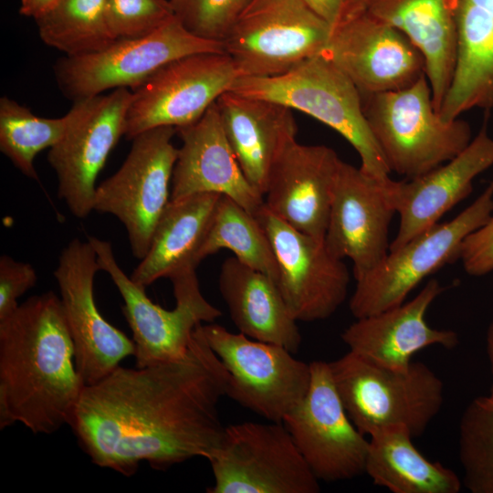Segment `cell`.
<instances>
[{
  "instance_id": "29",
  "label": "cell",
  "mask_w": 493,
  "mask_h": 493,
  "mask_svg": "<svg viewBox=\"0 0 493 493\" xmlns=\"http://www.w3.org/2000/svg\"><path fill=\"white\" fill-rule=\"evenodd\" d=\"M413 437L402 425L383 427L370 435L365 473L373 484L393 493H458L457 475L425 458Z\"/></svg>"
},
{
  "instance_id": "7",
  "label": "cell",
  "mask_w": 493,
  "mask_h": 493,
  "mask_svg": "<svg viewBox=\"0 0 493 493\" xmlns=\"http://www.w3.org/2000/svg\"><path fill=\"white\" fill-rule=\"evenodd\" d=\"M209 493H317L314 475L282 422L228 426L208 456Z\"/></svg>"
},
{
  "instance_id": "37",
  "label": "cell",
  "mask_w": 493,
  "mask_h": 493,
  "mask_svg": "<svg viewBox=\"0 0 493 493\" xmlns=\"http://www.w3.org/2000/svg\"><path fill=\"white\" fill-rule=\"evenodd\" d=\"M459 258L465 271L475 277L493 271V216L470 233L461 246Z\"/></svg>"
},
{
  "instance_id": "2",
  "label": "cell",
  "mask_w": 493,
  "mask_h": 493,
  "mask_svg": "<svg viewBox=\"0 0 493 493\" xmlns=\"http://www.w3.org/2000/svg\"><path fill=\"white\" fill-rule=\"evenodd\" d=\"M85 383L60 298L29 297L0 320V429L49 435L69 425Z\"/></svg>"
},
{
  "instance_id": "36",
  "label": "cell",
  "mask_w": 493,
  "mask_h": 493,
  "mask_svg": "<svg viewBox=\"0 0 493 493\" xmlns=\"http://www.w3.org/2000/svg\"><path fill=\"white\" fill-rule=\"evenodd\" d=\"M37 272L28 263L7 255L0 257V320L19 306L17 299L37 283Z\"/></svg>"
},
{
  "instance_id": "5",
  "label": "cell",
  "mask_w": 493,
  "mask_h": 493,
  "mask_svg": "<svg viewBox=\"0 0 493 493\" xmlns=\"http://www.w3.org/2000/svg\"><path fill=\"white\" fill-rule=\"evenodd\" d=\"M329 365L349 418L365 435L402 425L419 436L444 403L443 382L423 362L394 370L349 351Z\"/></svg>"
},
{
  "instance_id": "19",
  "label": "cell",
  "mask_w": 493,
  "mask_h": 493,
  "mask_svg": "<svg viewBox=\"0 0 493 493\" xmlns=\"http://www.w3.org/2000/svg\"><path fill=\"white\" fill-rule=\"evenodd\" d=\"M320 55L362 97L405 88L425 75L424 57L410 39L367 12L332 30Z\"/></svg>"
},
{
  "instance_id": "27",
  "label": "cell",
  "mask_w": 493,
  "mask_h": 493,
  "mask_svg": "<svg viewBox=\"0 0 493 493\" xmlns=\"http://www.w3.org/2000/svg\"><path fill=\"white\" fill-rule=\"evenodd\" d=\"M493 113V0H460L456 62L439 109L451 121L467 110Z\"/></svg>"
},
{
  "instance_id": "18",
  "label": "cell",
  "mask_w": 493,
  "mask_h": 493,
  "mask_svg": "<svg viewBox=\"0 0 493 493\" xmlns=\"http://www.w3.org/2000/svg\"><path fill=\"white\" fill-rule=\"evenodd\" d=\"M341 160L324 243L335 257L350 258L355 280L374 269L390 250L389 227L396 213L390 188Z\"/></svg>"
},
{
  "instance_id": "14",
  "label": "cell",
  "mask_w": 493,
  "mask_h": 493,
  "mask_svg": "<svg viewBox=\"0 0 493 493\" xmlns=\"http://www.w3.org/2000/svg\"><path fill=\"white\" fill-rule=\"evenodd\" d=\"M131 90L113 89L74 101L61 140L47 153L56 172L58 197L78 218L93 211L96 180L110 152L125 134Z\"/></svg>"
},
{
  "instance_id": "16",
  "label": "cell",
  "mask_w": 493,
  "mask_h": 493,
  "mask_svg": "<svg viewBox=\"0 0 493 493\" xmlns=\"http://www.w3.org/2000/svg\"><path fill=\"white\" fill-rule=\"evenodd\" d=\"M100 270L92 245L74 238L62 249L54 271L85 385L105 377L135 351L133 341L109 323L96 305L94 278Z\"/></svg>"
},
{
  "instance_id": "1",
  "label": "cell",
  "mask_w": 493,
  "mask_h": 493,
  "mask_svg": "<svg viewBox=\"0 0 493 493\" xmlns=\"http://www.w3.org/2000/svg\"><path fill=\"white\" fill-rule=\"evenodd\" d=\"M228 373L199 326L180 358L116 367L85 385L69 425L91 462L125 477L142 462L166 468L208 458L225 426L218 404Z\"/></svg>"
},
{
  "instance_id": "24",
  "label": "cell",
  "mask_w": 493,
  "mask_h": 493,
  "mask_svg": "<svg viewBox=\"0 0 493 493\" xmlns=\"http://www.w3.org/2000/svg\"><path fill=\"white\" fill-rule=\"evenodd\" d=\"M215 103L226 138L244 174L264 195L274 164L288 146L297 141L298 127L292 110L230 89Z\"/></svg>"
},
{
  "instance_id": "39",
  "label": "cell",
  "mask_w": 493,
  "mask_h": 493,
  "mask_svg": "<svg viewBox=\"0 0 493 493\" xmlns=\"http://www.w3.org/2000/svg\"><path fill=\"white\" fill-rule=\"evenodd\" d=\"M59 0H21L20 15L35 20L51 9Z\"/></svg>"
},
{
  "instance_id": "30",
  "label": "cell",
  "mask_w": 493,
  "mask_h": 493,
  "mask_svg": "<svg viewBox=\"0 0 493 493\" xmlns=\"http://www.w3.org/2000/svg\"><path fill=\"white\" fill-rule=\"evenodd\" d=\"M221 249L230 250L246 266L277 284L278 268L271 242L256 215L233 199L221 195L196 256L197 265Z\"/></svg>"
},
{
  "instance_id": "21",
  "label": "cell",
  "mask_w": 493,
  "mask_h": 493,
  "mask_svg": "<svg viewBox=\"0 0 493 493\" xmlns=\"http://www.w3.org/2000/svg\"><path fill=\"white\" fill-rule=\"evenodd\" d=\"M340 162L328 146L293 142L270 172L265 206L291 227L324 239Z\"/></svg>"
},
{
  "instance_id": "31",
  "label": "cell",
  "mask_w": 493,
  "mask_h": 493,
  "mask_svg": "<svg viewBox=\"0 0 493 493\" xmlns=\"http://www.w3.org/2000/svg\"><path fill=\"white\" fill-rule=\"evenodd\" d=\"M36 22L42 41L66 57L93 54L116 41L108 25L105 0H59Z\"/></svg>"
},
{
  "instance_id": "9",
  "label": "cell",
  "mask_w": 493,
  "mask_h": 493,
  "mask_svg": "<svg viewBox=\"0 0 493 493\" xmlns=\"http://www.w3.org/2000/svg\"><path fill=\"white\" fill-rule=\"evenodd\" d=\"M493 213V179L482 194L452 220L435 224L401 247L389 251L374 269L356 279L349 307L356 318L404 302L427 276L459 258L465 238Z\"/></svg>"
},
{
  "instance_id": "6",
  "label": "cell",
  "mask_w": 493,
  "mask_h": 493,
  "mask_svg": "<svg viewBox=\"0 0 493 493\" xmlns=\"http://www.w3.org/2000/svg\"><path fill=\"white\" fill-rule=\"evenodd\" d=\"M100 270L107 272L124 305L123 314L132 332L135 366L144 367L183 356L202 322H213L222 312L202 294L196 267H187L169 278L173 284L175 307L166 309L153 303L118 265L111 244L89 236Z\"/></svg>"
},
{
  "instance_id": "40",
  "label": "cell",
  "mask_w": 493,
  "mask_h": 493,
  "mask_svg": "<svg viewBox=\"0 0 493 493\" xmlns=\"http://www.w3.org/2000/svg\"><path fill=\"white\" fill-rule=\"evenodd\" d=\"M487 345H488V358L491 365V372L493 375V320L491 321L488 330V335H487ZM489 396L493 398V383L491 387V392Z\"/></svg>"
},
{
  "instance_id": "13",
  "label": "cell",
  "mask_w": 493,
  "mask_h": 493,
  "mask_svg": "<svg viewBox=\"0 0 493 493\" xmlns=\"http://www.w3.org/2000/svg\"><path fill=\"white\" fill-rule=\"evenodd\" d=\"M239 77L225 52H202L176 58L131 89L124 136L156 127L190 125L198 121Z\"/></svg>"
},
{
  "instance_id": "35",
  "label": "cell",
  "mask_w": 493,
  "mask_h": 493,
  "mask_svg": "<svg viewBox=\"0 0 493 493\" xmlns=\"http://www.w3.org/2000/svg\"><path fill=\"white\" fill-rule=\"evenodd\" d=\"M175 16L192 34L222 41L249 0H171Z\"/></svg>"
},
{
  "instance_id": "26",
  "label": "cell",
  "mask_w": 493,
  "mask_h": 493,
  "mask_svg": "<svg viewBox=\"0 0 493 493\" xmlns=\"http://www.w3.org/2000/svg\"><path fill=\"white\" fill-rule=\"evenodd\" d=\"M219 290L240 333L298 351L301 343L298 321L271 278L233 256L221 266Z\"/></svg>"
},
{
  "instance_id": "33",
  "label": "cell",
  "mask_w": 493,
  "mask_h": 493,
  "mask_svg": "<svg viewBox=\"0 0 493 493\" xmlns=\"http://www.w3.org/2000/svg\"><path fill=\"white\" fill-rule=\"evenodd\" d=\"M464 485L472 493H493V398L474 399L459 423Z\"/></svg>"
},
{
  "instance_id": "38",
  "label": "cell",
  "mask_w": 493,
  "mask_h": 493,
  "mask_svg": "<svg viewBox=\"0 0 493 493\" xmlns=\"http://www.w3.org/2000/svg\"><path fill=\"white\" fill-rule=\"evenodd\" d=\"M331 31L366 13L369 0H304Z\"/></svg>"
},
{
  "instance_id": "12",
  "label": "cell",
  "mask_w": 493,
  "mask_h": 493,
  "mask_svg": "<svg viewBox=\"0 0 493 493\" xmlns=\"http://www.w3.org/2000/svg\"><path fill=\"white\" fill-rule=\"evenodd\" d=\"M174 127H156L136 135L120 169L97 186L93 210L116 216L124 226L132 255L147 253L155 226L171 200L178 149Z\"/></svg>"
},
{
  "instance_id": "4",
  "label": "cell",
  "mask_w": 493,
  "mask_h": 493,
  "mask_svg": "<svg viewBox=\"0 0 493 493\" xmlns=\"http://www.w3.org/2000/svg\"><path fill=\"white\" fill-rule=\"evenodd\" d=\"M362 103L391 173L406 180L448 162L472 140L466 121L440 116L425 75L405 88L362 97Z\"/></svg>"
},
{
  "instance_id": "10",
  "label": "cell",
  "mask_w": 493,
  "mask_h": 493,
  "mask_svg": "<svg viewBox=\"0 0 493 493\" xmlns=\"http://www.w3.org/2000/svg\"><path fill=\"white\" fill-rule=\"evenodd\" d=\"M228 373L226 396L269 422L284 417L305 397L310 365L286 348L251 339L210 322L199 325Z\"/></svg>"
},
{
  "instance_id": "11",
  "label": "cell",
  "mask_w": 493,
  "mask_h": 493,
  "mask_svg": "<svg viewBox=\"0 0 493 493\" xmlns=\"http://www.w3.org/2000/svg\"><path fill=\"white\" fill-rule=\"evenodd\" d=\"M202 52H225L224 44L192 34L174 16L147 36L118 39L93 54L64 57L54 71L61 92L77 101L112 89L131 90L165 64Z\"/></svg>"
},
{
  "instance_id": "23",
  "label": "cell",
  "mask_w": 493,
  "mask_h": 493,
  "mask_svg": "<svg viewBox=\"0 0 493 493\" xmlns=\"http://www.w3.org/2000/svg\"><path fill=\"white\" fill-rule=\"evenodd\" d=\"M445 290L437 279H430L411 300L381 312L358 318L341 333L349 351L376 364L405 370L417 351L432 345L453 349L458 335L451 330L430 327L425 314Z\"/></svg>"
},
{
  "instance_id": "22",
  "label": "cell",
  "mask_w": 493,
  "mask_h": 493,
  "mask_svg": "<svg viewBox=\"0 0 493 493\" xmlns=\"http://www.w3.org/2000/svg\"><path fill=\"white\" fill-rule=\"evenodd\" d=\"M493 165V139L483 124L456 156L414 179L393 181L390 194L400 216L394 250L438 223L472 192L474 179Z\"/></svg>"
},
{
  "instance_id": "8",
  "label": "cell",
  "mask_w": 493,
  "mask_h": 493,
  "mask_svg": "<svg viewBox=\"0 0 493 493\" xmlns=\"http://www.w3.org/2000/svg\"><path fill=\"white\" fill-rule=\"evenodd\" d=\"M330 33L304 0H249L223 44L239 77H271L320 55Z\"/></svg>"
},
{
  "instance_id": "28",
  "label": "cell",
  "mask_w": 493,
  "mask_h": 493,
  "mask_svg": "<svg viewBox=\"0 0 493 493\" xmlns=\"http://www.w3.org/2000/svg\"><path fill=\"white\" fill-rule=\"evenodd\" d=\"M221 195L197 194L170 200L162 214L146 255L130 276L142 288L196 267V256Z\"/></svg>"
},
{
  "instance_id": "17",
  "label": "cell",
  "mask_w": 493,
  "mask_h": 493,
  "mask_svg": "<svg viewBox=\"0 0 493 493\" xmlns=\"http://www.w3.org/2000/svg\"><path fill=\"white\" fill-rule=\"evenodd\" d=\"M274 250L278 288L297 321L328 319L344 302L350 283L343 259L324 239L304 234L279 219L264 205L257 214Z\"/></svg>"
},
{
  "instance_id": "20",
  "label": "cell",
  "mask_w": 493,
  "mask_h": 493,
  "mask_svg": "<svg viewBox=\"0 0 493 493\" xmlns=\"http://www.w3.org/2000/svg\"><path fill=\"white\" fill-rule=\"evenodd\" d=\"M182 140L171 182V200L197 194L227 196L257 215L264 195L246 179L224 131L216 103L195 122L176 129Z\"/></svg>"
},
{
  "instance_id": "3",
  "label": "cell",
  "mask_w": 493,
  "mask_h": 493,
  "mask_svg": "<svg viewBox=\"0 0 493 493\" xmlns=\"http://www.w3.org/2000/svg\"><path fill=\"white\" fill-rule=\"evenodd\" d=\"M236 93L298 110L341 135L357 152L360 168L383 184L391 171L366 121L362 97L354 84L321 55L271 77H239Z\"/></svg>"
},
{
  "instance_id": "34",
  "label": "cell",
  "mask_w": 493,
  "mask_h": 493,
  "mask_svg": "<svg viewBox=\"0 0 493 493\" xmlns=\"http://www.w3.org/2000/svg\"><path fill=\"white\" fill-rule=\"evenodd\" d=\"M105 8L115 40L147 36L175 16L171 0H105Z\"/></svg>"
},
{
  "instance_id": "32",
  "label": "cell",
  "mask_w": 493,
  "mask_h": 493,
  "mask_svg": "<svg viewBox=\"0 0 493 493\" xmlns=\"http://www.w3.org/2000/svg\"><path fill=\"white\" fill-rule=\"evenodd\" d=\"M70 116L42 118L4 96L0 99V151L24 175L38 180L37 153L55 146L65 134Z\"/></svg>"
},
{
  "instance_id": "15",
  "label": "cell",
  "mask_w": 493,
  "mask_h": 493,
  "mask_svg": "<svg viewBox=\"0 0 493 493\" xmlns=\"http://www.w3.org/2000/svg\"><path fill=\"white\" fill-rule=\"evenodd\" d=\"M310 365V383L282 423L319 480L337 482L365 473L369 440L349 418L329 362Z\"/></svg>"
},
{
  "instance_id": "25",
  "label": "cell",
  "mask_w": 493,
  "mask_h": 493,
  "mask_svg": "<svg viewBox=\"0 0 493 493\" xmlns=\"http://www.w3.org/2000/svg\"><path fill=\"white\" fill-rule=\"evenodd\" d=\"M459 2L369 0L366 11L402 32L421 52L438 112L456 62Z\"/></svg>"
}]
</instances>
